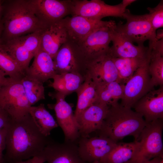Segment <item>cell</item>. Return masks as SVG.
Returning <instances> with one entry per match:
<instances>
[{"label":"cell","mask_w":163,"mask_h":163,"mask_svg":"<svg viewBox=\"0 0 163 163\" xmlns=\"http://www.w3.org/2000/svg\"><path fill=\"white\" fill-rule=\"evenodd\" d=\"M51 139L41 133L29 113L18 119H11L7 127L6 163L41 154Z\"/></svg>","instance_id":"1"},{"label":"cell","mask_w":163,"mask_h":163,"mask_svg":"<svg viewBox=\"0 0 163 163\" xmlns=\"http://www.w3.org/2000/svg\"><path fill=\"white\" fill-rule=\"evenodd\" d=\"M147 123L141 114L118 104L110 107L98 132L99 136L106 137L117 143L128 136H132L135 141H138Z\"/></svg>","instance_id":"2"},{"label":"cell","mask_w":163,"mask_h":163,"mask_svg":"<svg viewBox=\"0 0 163 163\" xmlns=\"http://www.w3.org/2000/svg\"><path fill=\"white\" fill-rule=\"evenodd\" d=\"M4 15L6 41L45 28L48 25L36 15L30 0L9 1Z\"/></svg>","instance_id":"3"},{"label":"cell","mask_w":163,"mask_h":163,"mask_svg":"<svg viewBox=\"0 0 163 163\" xmlns=\"http://www.w3.org/2000/svg\"><path fill=\"white\" fill-rule=\"evenodd\" d=\"M163 128L162 119L147 123L138 140V151L127 163H144L157 157H163Z\"/></svg>","instance_id":"4"},{"label":"cell","mask_w":163,"mask_h":163,"mask_svg":"<svg viewBox=\"0 0 163 163\" xmlns=\"http://www.w3.org/2000/svg\"><path fill=\"white\" fill-rule=\"evenodd\" d=\"M44 29L12 39L1 44L2 49L16 62L24 72L40 48L41 36Z\"/></svg>","instance_id":"5"},{"label":"cell","mask_w":163,"mask_h":163,"mask_svg":"<svg viewBox=\"0 0 163 163\" xmlns=\"http://www.w3.org/2000/svg\"><path fill=\"white\" fill-rule=\"evenodd\" d=\"M21 79L10 78L9 82L0 88V107L13 119L29 113L30 107Z\"/></svg>","instance_id":"6"},{"label":"cell","mask_w":163,"mask_h":163,"mask_svg":"<svg viewBox=\"0 0 163 163\" xmlns=\"http://www.w3.org/2000/svg\"><path fill=\"white\" fill-rule=\"evenodd\" d=\"M116 25L112 21L109 24L93 31L79 43L75 44L79 54L86 63L109 52Z\"/></svg>","instance_id":"7"},{"label":"cell","mask_w":163,"mask_h":163,"mask_svg":"<svg viewBox=\"0 0 163 163\" xmlns=\"http://www.w3.org/2000/svg\"><path fill=\"white\" fill-rule=\"evenodd\" d=\"M123 18L126 20V23H119L115 29L126 38L138 45H143L147 40L155 41L156 31L151 24L148 14L134 15L126 9Z\"/></svg>","instance_id":"8"},{"label":"cell","mask_w":163,"mask_h":163,"mask_svg":"<svg viewBox=\"0 0 163 163\" xmlns=\"http://www.w3.org/2000/svg\"><path fill=\"white\" fill-rule=\"evenodd\" d=\"M149 61L150 53L146 59L125 84L120 104L123 106L131 108L137 101L154 89L151 85L149 71Z\"/></svg>","instance_id":"9"},{"label":"cell","mask_w":163,"mask_h":163,"mask_svg":"<svg viewBox=\"0 0 163 163\" xmlns=\"http://www.w3.org/2000/svg\"><path fill=\"white\" fill-rule=\"evenodd\" d=\"M56 99V103L48 105L55 113L56 122L62 129L65 141L77 142L80 136L78 126L72 110L73 106L66 101L65 96L56 91L50 94Z\"/></svg>","instance_id":"10"},{"label":"cell","mask_w":163,"mask_h":163,"mask_svg":"<svg viewBox=\"0 0 163 163\" xmlns=\"http://www.w3.org/2000/svg\"><path fill=\"white\" fill-rule=\"evenodd\" d=\"M126 9L121 3L110 5L101 0H72V15H80L94 19L102 20L109 16L123 18Z\"/></svg>","instance_id":"11"},{"label":"cell","mask_w":163,"mask_h":163,"mask_svg":"<svg viewBox=\"0 0 163 163\" xmlns=\"http://www.w3.org/2000/svg\"><path fill=\"white\" fill-rule=\"evenodd\" d=\"M117 143L106 137L98 136L80 137L77 145L79 154L84 160L89 163H98Z\"/></svg>","instance_id":"12"},{"label":"cell","mask_w":163,"mask_h":163,"mask_svg":"<svg viewBox=\"0 0 163 163\" xmlns=\"http://www.w3.org/2000/svg\"><path fill=\"white\" fill-rule=\"evenodd\" d=\"M37 17L50 24L72 14V0H30Z\"/></svg>","instance_id":"13"},{"label":"cell","mask_w":163,"mask_h":163,"mask_svg":"<svg viewBox=\"0 0 163 163\" xmlns=\"http://www.w3.org/2000/svg\"><path fill=\"white\" fill-rule=\"evenodd\" d=\"M62 21L68 33V40L76 44L95 30L112 21L94 19L77 15L67 16Z\"/></svg>","instance_id":"14"},{"label":"cell","mask_w":163,"mask_h":163,"mask_svg":"<svg viewBox=\"0 0 163 163\" xmlns=\"http://www.w3.org/2000/svg\"><path fill=\"white\" fill-rule=\"evenodd\" d=\"M42 154L48 163H89L80 156L77 142L60 143L51 139Z\"/></svg>","instance_id":"15"},{"label":"cell","mask_w":163,"mask_h":163,"mask_svg":"<svg viewBox=\"0 0 163 163\" xmlns=\"http://www.w3.org/2000/svg\"><path fill=\"white\" fill-rule=\"evenodd\" d=\"M110 107L96 101L82 113L77 120L80 137H89L100 130Z\"/></svg>","instance_id":"16"},{"label":"cell","mask_w":163,"mask_h":163,"mask_svg":"<svg viewBox=\"0 0 163 163\" xmlns=\"http://www.w3.org/2000/svg\"><path fill=\"white\" fill-rule=\"evenodd\" d=\"M86 64L88 70V73L97 86L112 82H118L117 71L112 57L109 52Z\"/></svg>","instance_id":"17"},{"label":"cell","mask_w":163,"mask_h":163,"mask_svg":"<svg viewBox=\"0 0 163 163\" xmlns=\"http://www.w3.org/2000/svg\"><path fill=\"white\" fill-rule=\"evenodd\" d=\"M135 111L141 114L147 123L163 118V85L151 90L135 104Z\"/></svg>","instance_id":"18"},{"label":"cell","mask_w":163,"mask_h":163,"mask_svg":"<svg viewBox=\"0 0 163 163\" xmlns=\"http://www.w3.org/2000/svg\"><path fill=\"white\" fill-rule=\"evenodd\" d=\"M68 40V33L62 20L49 24L43 30L40 48L53 59L61 46Z\"/></svg>","instance_id":"19"},{"label":"cell","mask_w":163,"mask_h":163,"mask_svg":"<svg viewBox=\"0 0 163 163\" xmlns=\"http://www.w3.org/2000/svg\"><path fill=\"white\" fill-rule=\"evenodd\" d=\"M111 41L113 44L110 47L109 53L113 57L145 58L149 55L148 47H145L144 45H134L132 42L117 32L115 28Z\"/></svg>","instance_id":"20"},{"label":"cell","mask_w":163,"mask_h":163,"mask_svg":"<svg viewBox=\"0 0 163 163\" xmlns=\"http://www.w3.org/2000/svg\"><path fill=\"white\" fill-rule=\"evenodd\" d=\"M34 57L33 62L25 71V75L43 83L53 79L56 73L52 57L40 48Z\"/></svg>","instance_id":"21"},{"label":"cell","mask_w":163,"mask_h":163,"mask_svg":"<svg viewBox=\"0 0 163 163\" xmlns=\"http://www.w3.org/2000/svg\"><path fill=\"white\" fill-rule=\"evenodd\" d=\"M78 56L75 44L69 40L63 44L53 59L56 74L77 72Z\"/></svg>","instance_id":"22"},{"label":"cell","mask_w":163,"mask_h":163,"mask_svg":"<svg viewBox=\"0 0 163 163\" xmlns=\"http://www.w3.org/2000/svg\"><path fill=\"white\" fill-rule=\"evenodd\" d=\"M87 74L85 81L76 91L78 100L74 114L76 121L82 113L97 99V86Z\"/></svg>","instance_id":"23"},{"label":"cell","mask_w":163,"mask_h":163,"mask_svg":"<svg viewBox=\"0 0 163 163\" xmlns=\"http://www.w3.org/2000/svg\"><path fill=\"white\" fill-rule=\"evenodd\" d=\"M139 141L117 143L114 147L98 163H127L138 151Z\"/></svg>","instance_id":"24"},{"label":"cell","mask_w":163,"mask_h":163,"mask_svg":"<svg viewBox=\"0 0 163 163\" xmlns=\"http://www.w3.org/2000/svg\"><path fill=\"white\" fill-rule=\"evenodd\" d=\"M53 79V82L49 86L65 96L76 92L83 82L82 77L78 72L56 74Z\"/></svg>","instance_id":"25"},{"label":"cell","mask_w":163,"mask_h":163,"mask_svg":"<svg viewBox=\"0 0 163 163\" xmlns=\"http://www.w3.org/2000/svg\"><path fill=\"white\" fill-rule=\"evenodd\" d=\"M29 113L41 133L49 136L51 131L59 126L52 115L41 104L37 106H31Z\"/></svg>","instance_id":"26"},{"label":"cell","mask_w":163,"mask_h":163,"mask_svg":"<svg viewBox=\"0 0 163 163\" xmlns=\"http://www.w3.org/2000/svg\"><path fill=\"white\" fill-rule=\"evenodd\" d=\"M125 85L115 81L97 86V99L96 101L110 107L119 104L122 98Z\"/></svg>","instance_id":"27"},{"label":"cell","mask_w":163,"mask_h":163,"mask_svg":"<svg viewBox=\"0 0 163 163\" xmlns=\"http://www.w3.org/2000/svg\"><path fill=\"white\" fill-rule=\"evenodd\" d=\"M148 56L145 58L112 57L117 71L118 82L125 85Z\"/></svg>","instance_id":"28"},{"label":"cell","mask_w":163,"mask_h":163,"mask_svg":"<svg viewBox=\"0 0 163 163\" xmlns=\"http://www.w3.org/2000/svg\"><path fill=\"white\" fill-rule=\"evenodd\" d=\"M24 90L31 106L45 99L43 83L24 75L21 79Z\"/></svg>","instance_id":"29"},{"label":"cell","mask_w":163,"mask_h":163,"mask_svg":"<svg viewBox=\"0 0 163 163\" xmlns=\"http://www.w3.org/2000/svg\"><path fill=\"white\" fill-rule=\"evenodd\" d=\"M149 71L152 87L163 85V54L151 50L149 48Z\"/></svg>","instance_id":"30"},{"label":"cell","mask_w":163,"mask_h":163,"mask_svg":"<svg viewBox=\"0 0 163 163\" xmlns=\"http://www.w3.org/2000/svg\"><path fill=\"white\" fill-rule=\"evenodd\" d=\"M1 44H0V69L11 78L21 79L25 75L24 72L16 62L2 49Z\"/></svg>","instance_id":"31"},{"label":"cell","mask_w":163,"mask_h":163,"mask_svg":"<svg viewBox=\"0 0 163 163\" xmlns=\"http://www.w3.org/2000/svg\"><path fill=\"white\" fill-rule=\"evenodd\" d=\"M148 14L151 24L156 31L157 29L163 26V1L161 0L155 7H148Z\"/></svg>","instance_id":"32"},{"label":"cell","mask_w":163,"mask_h":163,"mask_svg":"<svg viewBox=\"0 0 163 163\" xmlns=\"http://www.w3.org/2000/svg\"><path fill=\"white\" fill-rule=\"evenodd\" d=\"M7 127L0 129V163H6L3 152L6 148Z\"/></svg>","instance_id":"33"},{"label":"cell","mask_w":163,"mask_h":163,"mask_svg":"<svg viewBox=\"0 0 163 163\" xmlns=\"http://www.w3.org/2000/svg\"><path fill=\"white\" fill-rule=\"evenodd\" d=\"M11 119L7 112L0 107V129L7 127Z\"/></svg>","instance_id":"34"},{"label":"cell","mask_w":163,"mask_h":163,"mask_svg":"<svg viewBox=\"0 0 163 163\" xmlns=\"http://www.w3.org/2000/svg\"><path fill=\"white\" fill-rule=\"evenodd\" d=\"M46 161L44 158L41 153L39 155L34 156L25 161H21L14 163H44Z\"/></svg>","instance_id":"35"},{"label":"cell","mask_w":163,"mask_h":163,"mask_svg":"<svg viewBox=\"0 0 163 163\" xmlns=\"http://www.w3.org/2000/svg\"><path fill=\"white\" fill-rule=\"evenodd\" d=\"M5 73L0 69V88L9 81L10 78H6Z\"/></svg>","instance_id":"36"},{"label":"cell","mask_w":163,"mask_h":163,"mask_svg":"<svg viewBox=\"0 0 163 163\" xmlns=\"http://www.w3.org/2000/svg\"><path fill=\"white\" fill-rule=\"evenodd\" d=\"M162 39H163V30H158L156 32L155 40L157 41Z\"/></svg>","instance_id":"37"},{"label":"cell","mask_w":163,"mask_h":163,"mask_svg":"<svg viewBox=\"0 0 163 163\" xmlns=\"http://www.w3.org/2000/svg\"><path fill=\"white\" fill-rule=\"evenodd\" d=\"M136 0H123L121 2L123 6L125 8L129 5H130L132 3L135 2Z\"/></svg>","instance_id":"38"},{"label":"cell","mask_w":163,"mask_h":163,"mask_svg":"<svg viewBox=\"0 0 163 163\" xmlns=\"http://www.w3.org/2000/svg\"><path fill=\"white\" fill-rule=\"evenodd\" d=\"M163 157H157L144 163H159Z\"/></svg>","instance_id":"39"},{"label":"cell","mask_w":163,"mask_h":163,"mask_svg":"<svg viewBox=\"0 0 163 163\" xmlns=\"http://www.w3.org/2000/svg\"><path fill=\"white\" fill-rule=\"evenodd\" d=\"M2 26L1 23H0V44H1V39H0V36H1V32H2Z\"/></svg>","instance_id":"40"},{"label":"cell","mask_w":163,"mask_h":163,"mask_svg":"<svg viewBox=\"0 0 163 163\" xmlns=\"http://www.w3.org/2000/svg\"><path fill=\"white\" fill-rule=\"evenodd\" d=\"M2 10V6L1 3V1H0V18H1V13Z\"/></svg>","instance_id":"41"},{"label":"cell","mask_w":163,"mask_h":163,"mask_svg":"<svg viewBox=\"0 0 163 163\" xmlns=\"http://www.w3.org/2000/svg\"><path fill=\"white\" fill-rule=\"evenodd\" d=\"M159 163H163V159L161 160Z\"/></svg>","instance_id":"42"}]
</instances>
